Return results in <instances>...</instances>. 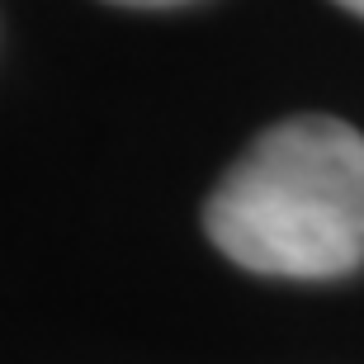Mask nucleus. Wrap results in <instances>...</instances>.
I'll use <instances>...</instances> for the list:
<instances>
[{
  "mask_svg": "<svg viewBox=\"0 0 364 364\" xmlns=\"http://www.w3.org/2000/svg\"><path fill=\"white\" fill-rule=\"evenodd\" d=\"M203 228L251 274H355L364 265V133L331 114L265 128L208 194Z\"/></svg>",
  "mask_w": 364,
  "mask_h": 364,
  "instance_id": "f257e3e1",
  "label": "nucleus"
},
{
  "mask_svg": "<svg viewBox=\"0 0 364 364\" xmlns=\"http://www.w3.org/2000/svg\"><path fill=\"white\" fill-rule=\"evenodd\" d=\"M109 5H128V10H171V5H189V0H109Z\"/></svg>",
  "mask_w": 364,
  "mask_h": 364,
  "instance_id": "f03ea898",
  "label": "nucleus"
},
{
  "mask_svg": "<svg viewBox=\"0 0 364 364\" xmlns=\"http://www.w3.org/2000/svg\"><path fill=\"white\" fill-rule=\"evenodd\" d=\"M336 5H346L350 14H360V19H364V0H336Z\"/></svg>",
  "mask_w": 364,
  "mask_h": 364,
  "instance_id": "7ed1b4c3",
  "label": "nucleus"
}]
</instances>
